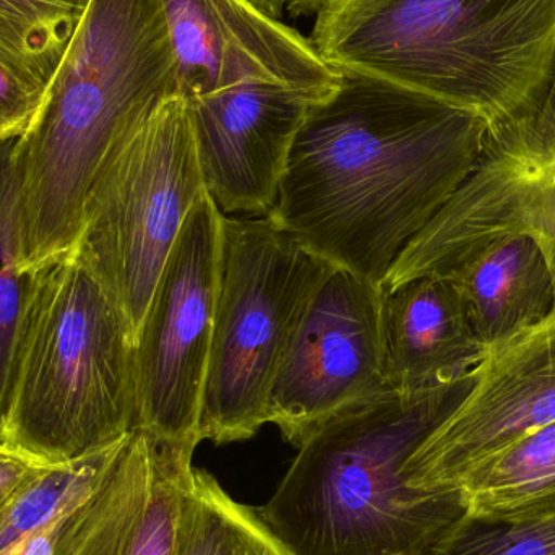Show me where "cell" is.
Listing matches in <instances>:
<instances>
[{"mask_svg":"<svg viewBox=\"0 0 555 555\" xmlns=\"http://www.w3.org/2000/svg\"><path fill=\"white\" fill-rule=\"evenodd\" d=\"M313 101L269 218L338 269L380 286L478 165L488 124L356 72Z\"/></svg>","mask_w":555,"mask_h":555,"instance_id":"6da1fadb","label":"cell"},{"mask_svg":"<svg viewBox=\"0 0 555 555\" xmlns=\"http://www.w3.org/2000/svg\"><path fill=\"white\" fill-rule=\"evenodd\" d=\"M178 93L162 0H93L31 126L13 146L28 270L75 249L101 163Z\"/></svg>","mask_w":555,"mask_h":555,"instance_id":"7a4b0ae2","label":"cell"},{"mask_svg":"<svg viewBox=\"0 0 555 555\" xmlns=\"http://www.w3.org/2000/svg\"><path fill=\"white\" fill-rule=\"evenodd\" d=\"M468 385L343 408L297 447L257 514L293 555L429 554L465 504L459 491L410 488L404 466Z\"/></svg>","mask_w":555,"mask_h":555,"instance_id":"3957f363","label":"cell"},{"mask_svg":"<svg viewBox=\"0 0 555 555\" xmlns=\"http://www.w3.org/2000/svg\"><path fill=\"white\" fill-rule=\"evenodd\" d=\"M309 39L338 70L436 98L492 130L550 75L555 0H330Z\"/></svg>","mask_w":555,"mask_h":555,"instance_id":"277c9868","label":"cell"},{"mask_svg":"<svg viewBox=\"0 0 555 555\" xmlns=\"http://www.w3.org/2000/svg\"><path fill=\"white\" fill-rule=\"evenodd\" d=\"M137 427L135 338L72 250L33 270L0 440L61 465Z\"/></svg>","mask_w":555,"mask_h":555,"instance_id":"5b68a950","label":"cell"},{"mask_svg":"<svg viewBox=\"0 0 555 555\" xmlns=\"http://www.w3.org/2000/svg\"><path fill=\"white\" fill-rule=\"evenodd\" d=\"M333 269L269 217L224 215L202 440L243 442L269 423L278 367Z\"/></svg>","mask_w":555,"mask_h":555,"instance_id":"8992f818","label":"cell"},{"mask_svg":"<svg viewBox=\"0 0 555 555\" xmlns=\"http://www.w3.org/2000/svg\"><path fill=\"white\" fill-rule=\"evenodd\" d=\"M205 192L188 100L172 94L107 153L74 253L139 336L172 247Z\"/></svg>","mask_w":555,"mask_h":555,"instance_id":"52a82bcc","label":"cell"},{"mask_svg":"<svg viewBox=\"0 0 555 555\" xmlns=\"http://www.w3.org/2000/svg\"><path fill=\"white\" fill-rule=\"evenodd\" d=\"M512 234L538 241L555 291V59L537 96L488 130L472 175L404 247L380 289L446 275L482 244Z\"/></svg>","mask_w":555,"mask_h":555,"instance_id":"ba28073f","label":"cell"},{"mask_svg":"<svg viewBox=\"0 0 555 555\" xmlns=\"http://www.w3.org/2000/svg\"><path fill=\"white\" fill-rule=\"evenodd\" d=\"M223 217L205 191L172 247L135 341V429L188 456L202 442Z\"/></svg>","mask_w":555,"mask_h":555,"instance_id":"9c48e42d","label":"cell"},{"mask_svg":"<svg viewBox=\"0 0 555 555\" xmlns=\"http://www.w3.org/2000/svg\"><path fill=\"white\" fill-rule=\"evenodd\" d=\"M387 390L380 286L335 267L310 300L278 367L269 423L299 447L343 408Z\"/></svg>","mask_w":555,"mask_h":555,"instance_id":"30bf717a","label":"cell"},{"mask_svg":"<svg viewBox=\"0 0 555 555\" xmlns=\"http://www.w3.org/2000/svg\"><path fill=\"white\" fill-rule=\"evenodd\" d=\"M555 423V310L486 351L456 406L404 466L408 486L456 491L463 476L528 434Z\"/></svg>","mask_w":555,"mask_h":555,"instance_id":"8fae6325","label":"cell"},{"mask_svg":"<svg viewBox=\"0 0 555 555\" xmlns=\"http://www.w3.org/2000/svg\"><path fill=\"white\" fill-rule=\"evenodd\" d=\"M162 2L184 98L266 81L319 101L341 80V72L323 61L309 38L249 0Z\"/></svg>","mask_w":555,"mask_h":555,"instance_id":"7c38bea8","label":"cell"},{"mask_svg":"<svg viewBox=\"0 0 555 555\" xmlns=\"http://www.w3.org/2000/svg\"><path fill=\"white\" fill-rule=\"evenodd\" d=\"M185 100L211 201L223 215L269 217L291 146L313 101L266 81Z\"/></svg>","mask_w":555,"mask_h":555,"instance_id":"4fadbf2b","label":"cell"},{"mask_svg":"<svg viewBox=\"0 0 555 555\" xmlns=\"http://www.w3.org/2000/svg\"><path fill=\"white\" fill-rule=\"evenodd\" d=\"M192 456L132 430L98 488L68 515L55 555H176Z\"/></svg>","mask_w":555,"mask_h":555,"instance_id":"5bb4252c","label":"cell"},{"mask_svg":"<svg viewBox=\"0 0 555 555\" xmlns=\"http://www.w3.org/2000/svg\"><path fill=\"white\" fill-rule=\"evenodd\" d=\"M382 349L388 388L403 397L462 384L486 354L459 287L442 275L382 289Z\"/></svg>","mask_w":555,"mask_h":555,"instance_id":"9a60e30c","label":"cell"},{"mask_svg":"<svg viewBox=\"0 0 555 555\" xmlns=\"http://www.w3.org/2000/svg\"><path fill=\"white\" fill-rule=\"evenodd\" d=\"M442 276L459 287L486 351L540 325L555 310L550 266L527 234L489 241Z\"/></svg>","mask_w":555,"mask_h":555,"instance_id":"2e32d148","label":"cell"},{"mask_svg":"<svg viewBox=\"0 0 555 555\" xmlns=\"http://www.w3.org/2000/svg\"><path fill=\"white\" fill-rule=\"evenodd\" d=\"M456 491L466 511L482 517H555V423L469 469Z\"/></svg>","mask_w":555,"mask_h":555,"instance_id":"e0dca14e","label":"cell"},{"mask_svg":"<svg viewBox=\"0 0 555 555\" xmlns=\"http://www.w3.org/2000/svg\"><path fill=\"white\" fill-rule=\"evenodd\" d=\"M176 555H293L257 508L234 501L204 469H192L179 518Z\"/></svg>","mask_w":555,"mask_h":555,"instance_id":"ac0fdd59","label":"cell"},{"mask_svg":"<svg viewBox=\"0 0 555 555\" xmlns=\"http://www.w3.org/2000/svg\"><path fill=\"white\" fill-rule=\"evenodd\" d=\"M127 437L81 459L46 465L26 479L0 507V555L74 512L103 481Z\"/></svg>","mask_w":555,"mask_h":555,"instance_id":"d6986e66","label":"cell"},{"mask_svg":"<svg viewBox=\"0 0 555 555\" xmlns=\"http://www.w3.org/2000/svg\"><path fill=\"white\" fill-rule=\"evenodd\" d=\"M93 0H0V57L48 90Z\"/></svg>","mask_w":555,"mask_h":555,"instance_id":"ffe728a7","label":"cell"},{"mask_svg":"<svg viewBox=\"0 0 555 555\" xmlns=\"http://www.w3.org/2000/svg\"><path fill=\"white\" fill-rule=\"evenodd\" d=\"M16 140L0 145V434L7 387L33 278L31 270L26 267L23 247L18 179L13 156Z\"/></svg>","mask_w":555,"mask_h":555,"instance_id":"44dd1931","label":"cell"},{"mask_svg":"<svg viewBox=\"0 0 555 555\" xmlns=\"http://www.w3.org/2000/svg\"><path fill=\"white\" fill-rule=\"evenodd\" d=\"M427 555H555V517H482L465 511Z\"/></svg>","mask_w":555,"mask_h":555,"instance_id":"7402d4cb","label":"cell"},{"mask_svg":"<svg viewBox=\"0 0 555 555\" xmlns=\"http://www.w3.org/2000/svg\"><path fill=\"white\" fill-rule=\"evenodd\" d=\"M44 91L0 57V145L20 139L31 126Z\"/></svg>","mask_w":555,"mask_h":555,"instance_id":"603a6c76","label":"cell"},{"mask_svg":"<svg viewBox=\"0 0 555 555\" xmlns=\"http://www.w3.org/2000/svg\"><path fill=\"white\" fill-rule=\"evenodd\" d=\"M44 466V463L13 449L9 443L0 442V507L26 479Z\"/></svg>","mask_w":555,"mask_h":555,"instance_id":"cb8c5ba5","label":"cell"},{"mask_svg":"<svg viewBox=\"0 0 555 555\" xmlns=\"http://www.w3.org/2000/svg\"><path fill=\"white\" fill-rule=\"evenodd\" d=\"M328 2L330 0H289L286 12L289 13L293 18L312 16L317 15L319 10Z\"/></svg>","mask_w":555,"mask_h":555,"instance_id":"d4e9b609","label":"cell"},{"mask_svg":"<svg viewBox=\"0 0 555 555\" xmlns=\"http://www.w3.org/2000/svg\"><path fill=\"white\" fill-rule=\"evenodd\" d=\"M250 3L262 10L267 15L273 16V18H283L284 12H286L287 3L289 0H249Z\"/></svg>","mask_w":555,"mask_h":555,"instance_id":"484cf974","label":"cell"}]
</instances>
